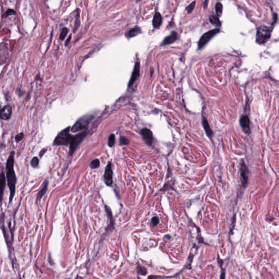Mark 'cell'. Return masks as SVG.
Here are the masks:
<instances>
[{"mask_svg": "<svg viewBox=\"0 0 279 279\" xmlns=\"http://www.w3.org/2000/svg\"><path fill=\"white\" fill-rule=\"evenodd\" d=\"M14 156H15V152L14 151L11 152L10 155L8 158L7 163H6V178L7 180L8 186L9 189V191H10V195H9V204L13 201V198L15 195L16 184H17V178L15 171L14 169Z\"/></svg>", "mask_w": 279, "mask_h": 279, "instance_id": "obj_1", "label": "cell"}, {"mask_svg": "<svg viewBox=\"0 0 279 279\" xmlns=\"http://www.w3.org/2000/svg\"><path fill=\"white\" fill-rule=\"evenodd\" d=\"M273 28L261 26L257 28L256 41L259 44H263L266 43L270 38L271 33Z\"/></svg>", "mask_w": 279, "mask_h": 279, "instance_id": "obj_2", "label": "cell"}, {"mask_svg": "<svg viewBox=\"0 0 279 279\" xmlns=\"http://www.w3.org/2000/svg\"><path fill=\"white\" fill-rule=\"evenodd\" d=\"M70 127H68L61 131L56 137L53 142V145L55 146H67L71 143L73 136L69 133Z\"/></svg>", "mask_w": 279, "mask_h": 279, "instance_id": "obj_3", "label": "cell"}, {"mask_svg": "<svg viewBox=\"0 0 279 279\" xmlns=\"http://www.w3.org/2000/svg\"><path fill=\"white\" fill-rule=\"evenodd\" d=\"M93 118V116L92 115H86L80 118L74 125L72 127L71 131L73 133L78 132L79 131L85 129L87 127L88 124Z\"/></svg>", "mask_w": 279, "mask_h": 279, "instance_id": "obj_4", "label": "cell"}, {"mask_svg": "<svg viewBox=\"0 0 279 279\" xmlns=\"http://www.w3.org/2000/svg\"><path fill=\"white\" fill-rule=\"evenodd\" d=\"M220 30L219 28H215L208 31L207 32L204 34L199 40L198 43V49H202L215 35L220 32Z\"/></svg>", "mask_w": 279, "mask_h": 279, "instance_id": "obj_5", "label": "cell"}, {"mask_svg": "<svg viewBox=\"0 0 279 279\" xmlns=\"http://www.w3.org/2000/svg\"><path fill=\"white\" fill-rule=\"evenodd\" d=\"M87 131H83V133L79 134L76 136H73L72 140L70 143V149H69V154L72 155L75 151L76 149L77 148L78 145L80 144L81 142L83 141V138L87 135Z\"/></svg>", "mask_w": 279, "mask_h": 279, "instance_id": "obj_6", "label": "cell"}, {"mask_svg": "<svg viewBox=\"0 0 279 279\" xmlns=\"http://www.w3.org/2000/svg\"><path fill=\"white\" fill-rule=\"evenodd\" d=\"M240 179H241V183L243 186H247L248 183V177H249V170L245 165V163L243 160H241L240 163Z\"/></svg>", "mask_w": 279, "mask_h": 279, "instance_id": "obj_7", "label": "cell"}, {"mask_svg": "<svg viewBox=\"0 0 279 279\" xmlns=\"http://www.w3.org/2000/svg\"><path fill=\"white\" fill-rule=\"evenodd\" d=\"M112 175L113 173L111 167V163H108V166L106 167L104 176V182L108 186H111L112 184Z\"/></svg>", "mask_w": 279, "mask_h": 279, "instance_id": "obj_8", "label": "cell"}, {"mask_svg": "<svg viewBox=\"0 0 279 279\" xmlns=\"http://www.w3.org/2000/svg\"><path fill=\"white\" fill-rule=\"evenodd\" d=\"M141 133L146 143L149 146H151L153 141V136L152 131L149 129L144 128L141 130Z\"/></svg>", "mask_w": 279, "mask_h": 279, "instance_id": "obj_9", "label": "cell"}, {"mask_svg": "<svg viewBox=\"0 0 279 279\" xmlns=\"http://www.w3.org/2000/svg\"><path fill=\"white\" fill-rule=\"evenodd\" d=\"M139 76H140V63H139V61H137L135 64L133 72L132 73L129 82L128 87H130L131 86L133 85L134 83L138 79V78L139 77Z\"/></svg>", "mask_w": 279, "mask_h": 279, "instance_id": "obj_10", "label": "cell"}, {"mask_svg": "<svg viewBox=\"0 0 279 279\" xmlns=\"http://www.w3.org/2000/svg\"><path fill=\"white\" fill-rule=\"evenodd\" d=\"M250 123L248 116L247 115L241 116L240 119V125L245 133L249 134L250 133Z\"/></svg>", "mask_w": 279, "mask_h": 279, "instance_id": "obj_11", "label": "cell"}, {"mask_svg": "<svg viewBox=\"0 0 279 279\" xmlns=\"http://www.w3.org/2000/svg\"><path fill=\"white\" fill-rule=\"evenodd\" d=\"M12 113V109L9 105H6L0 110V118L3 120H8Z\"/></svg>", "mask_w": 279, "mask_h": 279, "instance_id": "obj_12", "label": "cell"}, {"mask_svg": "<svg viewBox=\"0 0 279 279\" xmlns=\"http://www.w3.org/2000/svg\"><path fill=\"white\" fill-rule=\"evenodd\" d=\"M178 39V35L175 31H172L171 33V34L166 37V38H164L163 42L161 43V46H167L169 44H171L176 42L177 39Z\"/></svg>", "mask_w": 279, "mask_h": 279, "instance_id": "obj_13", "label": "cell"}, {"mask_svg": "<svg viewBox=\"0 0 279 279\" xmlns=\"http://www.w3.org/2000/svg\"><path fill=\"white\" fill-rule=\"evenodd\" d=\"M6 185V178L5 174L3 172L0 174V205L2 203L3 196Z\"/></svg>", "mask_w": 279, "mask_h": 279, "instance_id": "obj_14", "label": "cell"}, {"mask_svg": "<svg viewBox=\"0 0 279 279\" xmlns=\"http://www.w3.org/2000/svg\"><path fill=\"white\" fill-rule=\"evenodd\" d=\"M162 23V17L160 13L156 12L154 15L153 19V26L154 28H158L160 26Z\"/></svg>", "mask_w": 279, "mask_h": 279, "instance_id": "obj_15", "label": "cell"}, {"mask_svg": "<svg viewBox=\"0 0 279 279\" xmlns=\"http://www.w3.org/2000/svg\"><path fill=\"white\" fill-rule=\"evenodd\" d=\"M202 124H203V127H204V130L206 131V133L207 135L209 137V138H211L212 136H213V131L211 130V128L210 127V126L208 123V122L207 120V119L206 118H203V120H202Z\"/></svg>", "mask_w": 279, "mask_h": 279, "instance_id": "obj_16", "label": "cell"}, {"mask_svg": "<svg viewBox=\"0 0 279 279\" xmlns=\"http://www.w3.org/2000/svg\"><path fill=\"white\" fill-rule=\"evenodd\" d=\"M141 28L138 27H135V28H131V30L129 31L126 34V36L127 37V38H132V37L138 35V34L141 33Z\"/></svg>", "mask_w": 279, "mask_h": 279, "instance_id": "obj_17", "label": "cell"}, {"mask_svg": "<svg viewBox=\"0 0 279 279\" xmlns=\"http://www.w3.org/2000/svg\"><path fill=\"white\" fill-rule=\"evenodd\" d=\"M48 184H49V182L48 181V180H46L44 182L42 188L40 189V191L38 193V195H37L38 200L40 201L42 198L43 197V196L46 194V192L47 191V189H48Z\"/></svg>", "mask_w": 279, "mask_h": 279, "instance_id": "obj_18", "label": "cell"}, {"mask_svg": "<svg viewBox=\"0 0 279 279\" xmlns=\"http://www.w3.org/2000/svg\"><path fill=\"white\" fill-rule=\"evenodd\" d=\"M209 21L213 25L215 26L216 27H220L221 25V21L219 19V18L217 16L215 15H211L209 17Z\"/></svg>", "mask_w": 279, "mask_h": 279, "instance_id": "obj_19", "label": "cell"}, {"mask_svg": "<svg viewBox=\"0 0 279 279\" xmlns=\"http://www.w3.org/2000/svg\"><path fill=\"white\" fill-rule=\"evenodd\" d=\"M222 5L220 2H218L215 6V12L217 17L219 18L221 17L222 12Z\"/></svg>", "mask_w": 279, "mask_h": 279, "instance_id": "obj_20", "label": "cell"}, {"mask_svg": "<svg viewBox=\"0 0 279 279\" xmlns=\"http://www.w3.org/2000/svg\"><path fill=\"white\" fill-rule=\"evenodd\" d=\"M39 161V159L38 158V157L35 156V157H33L32 159V160L31 161V165L32 167L35 168V167H37L38 166Z\"/></svg>", "mask_w": 279, "mask_h": 279, "instance_id": "obj_21", "label": "cell"}, {"mask_svg": "<svg viewBox=\"0 0 279 279\" xmlns=\"http://www.w3.org/2000/svg\"><path fill=\"white\" fill-rule=\"evenodd\" d=\"M100 166V161L98 159L93 160L90 164V167L92 169H97Z\"/></svg>", "mask_w": 279, "mask_h": 279, "instance_id": "obj_22", "label": "cell"}, {"mask_svg": "<svg viewBox=\"0 0 279 279\" xmlns=\"http://www.w3.org/2000/svg\"><path fill=\"white\" fill-rule=\"evenodd\" d=\"M115 142V137L113 134H111L108 139V146L109 147H112Z\"/></svg>", "mask_w": 279, "mask_h": 279, "instance_id": "obj_23", "label": "cell"}, {"mask_svg": "<svg viewBox=\"0 0 279 279\" xmlns=\"http://www.w3.org/2000/svg\"><path fill=\"white\" fill-rule=\"evenodd\" d=\"M68 33V29L66 28H63L62 30V31L61 32L60 35V39L61 40H63L65 38V36Z\"/></svg>", "mask_w": 279, "mask_h": 279, "instance_id": "obj_24", "label": "cell"}, {"mask_svg": "<svg viewBox=\"0 0 279 279\" xmlns=\"http://www.w3.org/2000/svg\"><path fill=\"white\" fill-rule=\"evenodd\" d=\"M138 274H141L142 275H145L147 274V270L142 266H138Z\"/></svg>", "mask_w": 279, "mask_h": 279, "instance_id": "obj_25", "label": "cell"}, {"mask_svg": "<svg viewBox=\"0 0 279 279\" xmlns=\"http://www.w3.org/2000/svg\"><path fill=\"white\" fill-rule=\"evenodd\" d=\"M195 3H196V1H194V2L191 3L186 7V10L188 11V13H191V12L193 10L194 7H195Z\"/></svg>", "mask_w": 279, "mask_h": 279, "instance_id": "obj_26", "label": "cell"}, {"mask_svg": "<svg viewBox=\"0 0 279 279\" xmlns=\"http://www.w3.org/2000/svg\"><path fill=\"white\" fill-rule=\"evenodd\" d=\"M15 12L14 10H13V9H9L6 12V13H5L4 15L3 16V17L6 18L8 17L9 15H15Z\"/></svg>", "mask_w": 279, "mask_h": 279, "instance_id": "obj_27", "label": "cell"}, {"mask_svg": "<svg viewBox=\"0 0 279 279\" xmlns=\"http://www.w3.org/2000/svg\"><path fill=\"white\" fill-rule=\"evenodd\" d=\"M24 134L23 133H20L18 134L15 136V141L17 142H20V141L23 140V138H24Z\"/></svg>", "mask_w": 279, "mask_h": 279, "instance_id": "obj_28", "label": "cell"}, {"mask_svg": "<svg viewBox=\"0 0 279 279\" xmlns=\"http://www.w3.org/2000/svg\"><path fill=\"white\" fill-rule=\"evenodd\" d=\"M120 143L121 145H128L129 143V140L124 137H121L120 138Z\"/></svg>", "mask_w": 279, "mask_h": 279, "instance_id": "obj_29", "label": "cell"}, {"mask_svg": "<svg viewBox=\"0 0 279 279\" xmlns=\"http://www.w3.org/2000/svg\"><path fill=\"white\" fill-rule=\"evenodd\" d=\"M159 220L158 217H154L152 219V223L153 225L154 226H156L159 224Z\"/></svg>", "mask_w": 279, "mask_h": 279, "instance_id": "obj_30", "label": "cell"}, {"mask_svg": "<svg viewBox=\"0 0 279 279\" xmlns=\"http://www.w3.org/2000/svg\"><path fill=\"white\" fill-rule=\"evenodd\" d=\"M71 38H72V36H71V35H70V36H69V38H68V39H67V40H66V41H65V46H68V44H69V42H70V41H71Z\"/></svg>", "mask_w": 279, "mask_h": 279, "instance_id": "obj_31", "label": "cell"}, {"mask_svg": "<svg viewBox=\"0 0 279 279\" xmlns=\"http://www.w3.org/2000/svg\"><path fill=\"white\" fill-rule=\"evenodd\" d=\"M46 152V149H43V150L40 151V153H39V156H40V157H42V156L44 155V154Z\"/></svg>", "mask_w": 279, "mask_h": 279, "instance_id": "obj_32", "label": "cell"}, {"mask_svg": "<svg viewBox=\"0 0 279 279\" xmlns=\"http://www.w3.org/2000/svg\"><path fill=\"white\" fill-rule=\"evenodd\" d=\"M208 1H206L204 2V8H206L207 6H208Z\"/></svg>", "mask_w": 279, "mask_h": 279, "instance_id": "obj_33", "label": "cell"}, {"mask_svg": "<svg viewBox=\"0 0 279 279\" xmlns=\"http://www.w3.org/2000/svg\"><path fill=\"white\" fill-rule=\"evenodd\" d=\"M220 279H225V273H224V272L222 273Z\"/></svg>", "mask_w": 279, "mask_h": 279, "instance_id": "obj_34", "label": "cell"}, {"mask_svg": "<svg viewBox=\"0 0 279 279\" xmlns=\"http://www.w3.org/2000/svg\"><path fill=\"white\" fill-rule=\"evenodd\" d=\"M0 109H1V106H0Z\"/></svg>", "mask_w": 279, "mask_h": 279, "instance_id": "obj_35", "label": "cell"}]
</instances>
